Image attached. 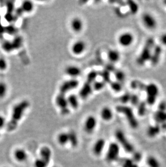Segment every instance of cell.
<instances>
[{
    "instance_id": "1",
    "label": "cell",
    "mask_w": 166,
    "mask_h": 167,
    "mask_svg": "<svg viewBox=\"0 0 166 167\" xmlns=\"http://www.w3.org/2000/svg\"><path fill=\"white\" fill-rule=\"evenodd\" d=\"M155 46V41L153 38H148L146 40L144 47L138 57L136 62L139 66H143L147 61H150L152 56V51Z\"/></svg>"
},
{
    "instance_id": "2",
    "label": "cell",
    "mask_w": 166,
    "mask_h": 167,
    "mask_svg": "<svg viewBox=\"0 0 166 167\" xmlns=\"http://www.w3.org/2000/svg\"><path fill=\"white\" fill-rule=\"evenodd\" d=\"M27 101H23L14 108L12 111V119L9 125V130H12L16 128L18 122L20 121L24 114V111L29 106Z\"/></svg>"
},
{
    "instance_id": "3",
    "label": "cell",
    "mask_w": 166,
    "mask_h": 167,
    "mask_svg": "<svg viewBox=\"0 0 166 167\" xmlns=\"http://www.w3.org/2000/svg\"><path fill=\"white\" fill-rule=\"evenodd\" d=\"M116 111L119 113H121L126 117L129 125L133 129L138 127V122L134 115L133 111L130 107L126 106H118L116 107Z\"/></svg>"
},
{
    "instance_id": "4",
    "label": "cell",
    "mask_w": 166,
    "mask_h": 167,
    "mask_svg": "<svg viewBox=\"0 0 166 167\" xmlns=\"http://www.w3.org/2000/svg\"><path fill=\"white\" fill-rule=\"evenodd\" d=\"M115 136L117 141L122 145V148L126 152L129 153H134V146L128 141V139H127L125 135V133L122 130L120 129L117 130L115 133Z\"/></svg>"
},
{
    "instance_id": "5",
    "label": "cell",
    "mask_w": 166,
    "mask_h": 167,
    "mask_svg": "<svg viewBox=\"0 0 166 167\" xmlns=\"http://www.w3.org/2000/svg\"><path fill=\"white\" fill-rule=\"evenodd\" d=\"M145 91L147 93L146 103L149 105H154L159 93V89L155 83H149L146 86Z\"/></svg>"
},
{
    "instance_id": "6",
    "label": "cell",
    "mask_w": 166,
    "mask_h": 167,
    "mask_svg": "<svg viewBox=\"0 0 166 167\" xmlns=\"http://www.w3.org/2000/svg\"><path fill=\"white\" fill-rule=\"evenodd\" d=\"M56 103L60 110L61 114L63 115H68L70 113L68 108V102L65 94L59 93L56 97Z\"/></svg>"
},
{
    "instance_id": "7",
    "label": "cell",
    "mask_w": 166,
    "mask_h": 167,
    "mask_svg": "<svg viewBox=\"0 0 166 167\" xmlns=\"http://www.w3.org/2000/svg\"><path fill=\"white\" fill-rule=\"evenodd\" d=\"M120 153V147L118 143L112 142L108 147L106 154V160L109 162H112L118 159Z\"/></svg>"
},
{
    "instance_id": "8",
    "label": "cell",
    "mask_w": 166,
    "mask_h": 167,
    "mask_svg": "<svg viewBox=\"0 0 166 167\" xmlns=\"http://www.w3.org/2000/svg\"><path fill=\"white\" fill-rule=\"evenodd\" d=\"M78 85L79 82L76 79H71L70 80L65 81L61 85L59 88L60 93L65 94L71 90L76 88L77 87H78Z\"/></svg>"
},
{
    "instance_id": "9",
    "label": "cell",
    "mask_w": 166,
    "mask_h": 167,
    "mask_svg": "<svg viewBox=\"0 0 166 167\" xmlns=\"http://www.w3.org/2000/svg\"><path fill=\"white\" fill-rule=\"evenodd\" d=\"M142 22L146 28L149 29H153L156 28L157 22L154 17L148 13H146L142 15Z\"/></svg>"
},
{
    "instance_id": "10",
    "label": "cell",
    "mask_w": 166,
    "mask_h": 167,
    "mask_svg": "<svg viewBox=\"0 0 166 167\" xmlns=\"http://www.w3.org/2000/svg\"><path fill=\"white\" fill-rule=\"evenodd\" d=\"M134 37L130 32H124L119 37L118 41L121 46L128 47L133 42Z\"/></svg>"
},
{
    "instance_id": "11",
    "label": "cell",
    "mask_w": 166,
    "mask_h": 167,
    "mask_svg": "<svg viewBox=\"0 0 166 167\" xmlns=\"http://www.w3.org/2000/svg\"><path fill=\"white\" fill-rule=\"evenodd\" d=\"M97 119L93 116H89L87 117L84 123V129L88 134L93 133L97 125Z\"/></svg>"
},
{
    "instance_id": "12",
    "label": "cell",
    "mask_w": 166,
    "mask_h": 167,
    "mask_svg": "<svg viewBox=\"0 0 166 167\" xmlns=\"http://www.w3.org/2000/svg\"><path fill=\"white\" fill-rule=\"evenodd\" d=\"M162 52V49L160 45L154 46L150 60V62L153 66H156L158 64Z\"/></svg>"
},
{
    "instance_id": "13",
    "label": "cell",
    "mask_w": 166,
    "mask_h": 167,
    "mask_svg": "<svg viewBox=\"0 0 166 167\" xmlns=\"http://www.w3.org/2000/svg\"><path fill=\"white\" fill-rule=\"evenodd\" d=\"M86 48V44L83 41H78L72 45V52L74 54L80 55Z\"/></svg>"
},
{
    "instance_id": "14",
    "label": "cell",
    "mask_w": 166,
    "mask_h": 167,
    "mask_svg": "<svg viewBox=\"0 0 166 167\" xmlns=\"http://www.w3.org/2000/svg\"><path fill=\"white\" fill-rule=\"evenodd\" d=\"M28 154L24 149L18 148L14 152V157L19 162H23L28 159Z\"/></svg>"
},
{
    "instance_id": "15",
    "label": "cell",
    "mask_w": 166,
    "mask_h": 167,
    "mask_svg": "<svg viewBox=\"0 0 166 167\" xmlns=\"http://www.w3.org/2000/svg\"><path fill=\"white\" fill-rule=\"evenodd\" d=\"M105 143V140L103 139H99L96 142L93 148V151L95 155L99 156L102 153Z\"/></svg>"
},
{
    "instance_id": "16",
    "label": "cell",
    "mask_w": 166,
    "mask_h": 167,
    "mask_svg": "<svg viewBox=\"0 0 166 167\" xmlns=\"http://www.w3.org/2000/svg\"><path fill=\"white\" fill-rule=\"evenodd\" d=\"M52 152L51 150L48 147H43L41 148L40 150V159L45 161L48 164L50 163V160L51 159Z\"/></svg>"
},
{
    "instance_id": "17",
    "label": "cell",
    "mask_w": 166,
    "mask_h": 167,
    "mask_svg": "<svg viewBox=\"0 0 166 167\" xmlns=\"http://www.w3.org/2000/svg\"><path fill=\"white\" fill-rule=\"evenodd\" d=\"M92 87L91 84L86 82L80 89L79 95L83 99H86L92 93Z\"/></svg>"
},
{
    "instance_id": "18",
    "label": "cell",
    "mask_w": 166,
    "mask_h": 167,
    "mask_svg": "<svg viewBox=\"0 0 166 167\" xmlns=\"http://www.w3.org/2000/svg\"><path fill=\"white\" fill-rule=\"evenodd\" d=\"M65 73L70 76L76 77L80 75L81 70L78 66H70L66 67L65 69Z\"/></svg>"
},
{
    "instance_id": "19",
    "label": "cell",
    "mask_w": 166,
    "mask_h": 167,
    "mask_svg": "<svg viewBox=\"0 0 166 167\" xmlns=\"http://www.w3.org/2000/svg\"><path fill=\"white\" fill-rule=\"evenodd\" d=\"M71 25L72 29L75 32H80L82 30L83 24L82 21L81 20L80 18L78 17L74 18L71 21Z\"/></svg>"
},
{
    "instance_id": "20",
    "label": "cell",
    "mask_w": 166,
    "mask_h": 167,
    "mask_svg": "<svg viewBox=\"0 0 166 167\" xmlns=\"http://www.w3.org/2000/svg\"><path fill=\"white\" fill-rule=\"evenodd\" d=\"M161 128L159 125H150L147 130V134L149 137H154L160 133Z\"/></svg>"
},
{
    "instance_id": "21",
    "label": "cell",
    "mask_w": 166,
    "mask_h": 167,
    "mask_svg": "<svg viewBox=\"0 0 166 167\" xmlns=\"http://www.w3.org/2000/svg\"><path fill=\"white\" fill-rule=\"evenodd\" d=\"M100 114L102 118L106 121H110L113 115L112 110L107 107H104L101 111Z\"/></svg>"
},
{
    "instance_id": "22",
    "label": "cell",
    "mask_w": 166,
    "mask_h": 167,
    "mask_svg": "<svg viewBox=\"0 0 166 167\" xmlns=\"http://www.w3.org/2000/svg\"><path fill=\"white\" fill-rule=\"evenodd\" d=\"M154 120L158 123H164L166 122V111H157L154 115Z\"/></svg>"
},
{
    "instance_id": "23",
    "label": "cell",
    "mask_w": 166,
    "mask_h": 167,
    "mask_svg": "<svg viewBox=\"0 0 166 167\" xmlns=\"http://www.w3.org/2000/svg\"><path fill=\"white\" fill-rule=\"evenodd\" d=\"M107 57L111 62H116L120 59V54L115 50H110L107 52Z\"/></svg>"
},
{
    "instance_id": "24",
    "label": "cell",
    "mask_w": 166,
    "mask_h": 167,
    "mask_svg": "<svg viewBox=\"0 0 166 167\" xmlns=\"http://www.w3.org/2000/svg\"><path fill=\"white\" fill-rule=\"evenodd\" d=\"M146 163L149 167H161L160 162L153 156H148L146 160Z\"/></svg>"
},
{
    "instance_id": "25",
    "label": "cell",
    "mask_w": 166,
    "mask_h": 167,
    "mask_svg": "<svg viewBox=\"0 0 166 167\" xmlns=\"http://www.w3.org/2000/svg\"><path fill=\"white\" fill-rule=\"evenodd\" d=\"M67 100L69 105H70L73 109H76L78 108L79 103L76 95H70V96H69Z\"/></svg>"
},
{
    "instance_id": "26",
    "label": "cell",
    "mask_w": 166,
    "mask_h": 167,
    "mask_svg": "<svg viewBox=\"0 0 166 167\" xmlns=\"http://www.w3.org/2000/svg\"><path fill=\"white\" fill-rule=\"evenodd\" d=\"M147 85L139 80H134L130 83V87L134 89H139L141 91H145Z\"/></svg>"
},
{
    "instance_id": "27",
    "label": "cell",
    "mask_w": 166,
    "mask_h": 167,
    "mask_svg": "<svg viewBox=\"0 0 166 167\" xmlns=\"http://www.w3.org/2000/svg\"><path fill=\"white\" fill-rule=\"evenodd\" d=\"M68 135L69 142L71 145L73 147H77L78 144V140L76 133L74 131L71 130L68 133Z\"/></svg>"
},
{
    "instance_id": "28",
    "label": "cell",
    "mask_w": 166,
    "mask_h": 167,
    "mask_svg": "<svg viewBox=\"0 0 166 167\" xmlns=\"http://www.w3.org/2000/svg\"><path fill=\"white\" fill-rule=\"evenodd\" d=\"M33 9H34V4L32 2L26 1L22 3L21 10L23 12L29 13L31 12Z\"/></svg>"
},
{
    "instance_id": "29",
    "label": "cell",
    "mask_w": 166,
    "mask_h": 167,
    "mask_svg": "<svg viewBox=\"0 0 166 167\" xmlns=\"http://www.w3.org/2000/svg\"><path fill=\"white\" fill-rule=\"evenodd\" d=\"M58 141L60 145H64L69 142L68 133H62L58 136Z\"/></svg>"
},
{
    "instance_id": "30",
    "label": "cell",
    "mask_w": 166,
    "mask_h": 167,
    "mask_svg": "<svg viewBox=\"0 0 166 167\" xmlns=\"http://www.w3.org/2000/svg\"><path fill=\"white\" fill-rule=\"evenodd\" d=\"M126 5L128 6V7L130 8V10L131 13L135 14L136 12H138L139 7L138 4H136L135 2L133 1H126Z\"/></svg>"
},
{
    "instance_id": "31",
    "label": "cell",
    "mask_w": 166,
    "mask_h": 167,
    "mask_svg": "<svg viewBox=\"0 0 166 167\" xmlns=\"http://www.w3.org/2000/svg\"><path fill=\"white\" fill-rule=\"evenodd\" d=\"M121 167H138L136 162L130 159H124L121 161Z\"/></svg>"
},
{
    "instance_id": "32",
    "label": "cell",
    "mask_w": 166,
    "mask_h": 167,
    "mask_svg": "<svg viewBox=\"0 0 166 167\" xmlns=\"http://www.w3.org/2000/svg\"><path fill=\"white\" fill-rule=\"evenodd\" d=\"M8 86L4 82H0V99H3L8 93Z\"/></svg>"
},
{
    "instance_id": "33",
    "label": "cell",
    "mask_w": 166,
    "mask_h": 167,
    "mask_svg": "<svg viewBox=\"0 0 166 167\" xmlns=\"http://www.w3.org/2000/svg\"><path fill=\"white\" fill-rule=\"evenodd\" d=\"M98 75L102 77L103 81L106 83L111 82V80L110 73L107 71L106 69H104V71H101L99 73H98Z\"/></svg>"
},
{
    "instance_id": "34",
    "label": "cell",
    "mask_w": 166,
    "mask_h": 167,
    "mask_svg": "<svg viewBox=\"0 0 166 167\" xmlns=\"http://www.w3.org/2000/svg\"><path fill=\"white\" fill-rule=\"evenodd\" d=\"M98 75H99L98 73L96 71H90L87 75L86 82H88L90 84L93 83L95 82V80Z\"/></svg>"
},
{
    "instance_id": "35",
    "label": "cell",
    "mask_w": 166,
    "mask_h": 167,
    "mask_svg": "<svg viewBox=\"0 0 166 167\" xmlns=\"http://www.w3.org/2000/svg\"><path fill=\"white\" fill-rule=\"evenodd\" d=\"M114 76L119 82L122 83L124 82L125 80V74L122 71L116 70L114 71Z\"/></svg>"
},
{
    "instance_id": "36",
    "label": "cell",
    "mask_w": 166,
    "mask_h": 167,
    "mask_svg": "<svg viewBox=\"0 0 166 167\" xmlns=\"http://www.w3.org/2000/svg\"><path fill=\"white\" fill-rule=\"evenodd\" d=\"M146 105H147V103L145 102H140L138 105V113L139 115L141 116H144L146 114V111H147Z\"/></svg>"
},
{
    "instance_id": "37",
    "label": "cell",
    "mask_w": 166,
    "mask_h": 167,
    "mask_svg": "<svg viewBox=\"0 0 166 167\" xmlns=\"http://www.w3.org/2000/svg\"><path fill=\"white\" fill-rule=\"evenodd\" d=\"M110 86L112 90L116 92H119L122 89V86L121 83L117 81H113V82L111 81V82L110 83Z\"/></svg>"
},
{
    "instance_id": "38",
    "label": "cell",
    "mask_w": 166,
    "mask_h": 167,
    "mask_svg": "<svg viewBox=\"0 0 166 167\" xmlns=\"http://www.w3.org/2000/svg\"><path fill=\"white\" fill-rule=\"evenodd\" d=\"M106 83L104 81H95L93 85V88L95 91H99L104 88Z\"/></svg>"
},
{
    "instance_id": "39",
    "label": "cell",
    "mask_w": 166,
    "mask_h": 167,
    "mask_svg": "<svg viewBox=\"0 0 166 167\" xmlns=\"http://www.w3.org/2000/svg\"><path fill=\"white\" fill-rule=\"evenodd\" d=\"M48 165L49 164L46 163L45 161H44L43 160L40 159V157L38 159H37L35 161V167H47Z\"/></svg>"
},
{
    "instance_id": "40",
    "label": "cell",
    "mask_w": 166,
    "mask_h": 167,
    "mask_svg": "<svg viewBox=\"0 0 166 167\" xmlns=\"http://www.w3.org/2000/svg\"><path fill=\"white\" fill-rule=\"evenodd\" d=\"M130 95H131L130 94H129L128 93H126L122 95V96L119 97V101L121 102L123 104L125 103H127L129 101H130Z\"/></svg>"
},
{
    "instance_id": "41",
    "label": "cell",
    "mask_w": 166,
    "mask_h": 167,
    "mask_svg": "<svg viewBox=\"0 0 166 167\" xmlns=\"http://www.w3.org/2000/svg\"><path fill=\"white\" fill-rule=\"evenodd\" d=\"M130 102L133 106H136L139 104V98L136 94H132L130 95Z\"/></svg>"
},
{
    "instance_id": "42",
    "label": "cell",
    "mask_w": 166,
    "mask_h": 167,
    "mask_svg": "<svg viewBox=\"0 0 166 167\" xmlns=\"http://www.w3.org/2000/svg\"><path fill=\"white\" fill-rule=\"evenodd\" d=\"M8 67V63L3 57H0V71H4L6 70Z\"/></svg>"
},
{
    "instance_id": "43",
    "label": "cell",
    "mask_w": 166,
    "mask_h": 167,
    "mask_svg": "<svg viewBox=\"0 0 166 167\" xmlns=\"http://www.w3.org/2000/svg\"><path fill=\"white\" fill-rule=\"evenodd\" d=\"M142 158V155L141 154L140 152H138V151H134V154H133V160L135 162H138L139 161H141Z\"/></svg>"
},
{
    "instance_id": "44",
    "label": "cell",
    "mask_w": 166,
    "mask_h": 167,
    "mask_svg": "<svg viewBox=\"0 0 166 167\" xmlns=\"http://www.w3.org/2000/svg\"><path fill=\"white\" fill-rule=\"evenodd\" d=\"M106 70L108 71L110 73V72H113V71H116V68L115 66H113V65H112V64H110V65H107L106 66V68H105Z\"/></svg>"
},
{
    "instance_id": "45",
    "label": "cell",
    "mask_w": 166,
    "mask_h": 167,
    "mask_svg": "<svg viewBox=\"0 0 166 167\" xmlns=\"http://www.w3.org/2000/svg\"><path fill=\"white\" fill-rule=\"evenodd\" d=\"M159 111H166V102H161L159 105Z\"/></svg>"
},
{
    "instance_id": "46",
    "label": "cell",
    "mask_w": 166,
    "mask_h": 167,
    "mask_svg": "<svg viewBox=\"0 0 166 167\" xmlns=\"http://www.w3.org/2000/svg\"><path fill=\"white\" fill-rule=\"evenodd\" d=\"M6 125V119L4 117L0 115V129L4 127Z\"/></svg>"
},
{
    "instance_id": "47",
    "label": "cell",
    "mask_w": 166,
    "mask_h": 167,
    "mask_svg": "<svg viewBox=\"0 0 166 167\" xmlns=\"http://www.w3.org/2000/svg\"><path fill=\"white\" fill-rule=\"evenodd\" d=\"M160 41L162 44L166 46V33L164 34L160 37Z\"/></svg>"
},
{
    "instance_id": "48",
    "label": "cell",
    "mask_w": 166,
    "mask_h": 167,
    "mask_svg": "<svg viewBox=\"0 0 166 167\" xmlns=\"http://www.w3.org/2000/svg\"><path fill=\"white\" fill-rule=\"evenodd\" d=\"M164 3L165 4V5H166V1H164Z\"/></svg>"
},
{
    "instance_id": "49",
    "label": "cell",
    "mask_w": 166,
    "mask_h": 167,
    "mask_svg": "<svg viewBox=\"0 0 166 167\" xmlns=\"http://www.w3.org/2000/svg\"></svg>"
}]
</instances>
